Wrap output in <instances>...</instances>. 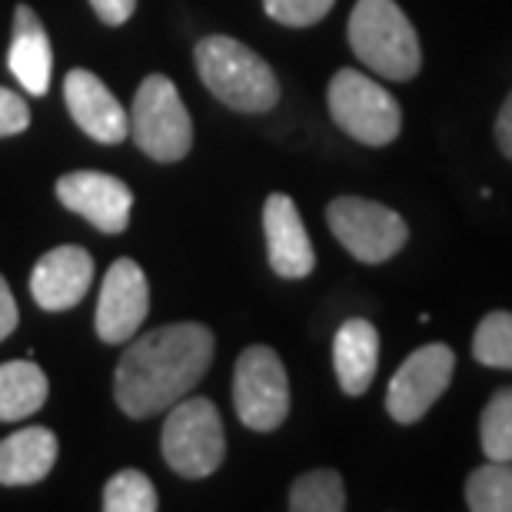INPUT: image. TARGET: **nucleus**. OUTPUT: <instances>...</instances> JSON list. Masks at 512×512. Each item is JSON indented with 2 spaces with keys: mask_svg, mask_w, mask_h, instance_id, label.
Listing matches in <instances>:
<instances>
[{
  "mask_svg": "<svg viewBox=\"0 0 512 512\" xmlns=\"http://www.w3.org/2000/svg\"><path fill=\"white\" fill-rule=\"evenodd\" d=\"M213 360V333L203 323L160 326L127 346L114 376L117 406L130 419L157 416L203 380Z\"/></svg>",
  "mask_w": 512,
  "mask_h": 512,
  "instance_id": "f257e3e1",
  "label": "nucleus"
},
{
  "mask_svg": "<svg viewBox=\"0 0 512 512\" xmlns=\"http://www.w3.org/2000/svg\"><path fill=\"white\" fill-rule=\"evenodd\" d=\"M197 74L220 104L240 114H266L280 100V80L270 64L233 37H203L197 44Z\"/></svg>",
  "mask_w": 512,
  "mask_h": 512,
  "instance_id": "f03ea898",
  "label": "nucleus"
},
{
  "mask_svg": "<svg viewBox=\"0 0 512 512\" xmlns=\"http://www.w3.org/2000/svg\"><path fill=\"white\" fill-rule=\"evenodd\" d=\"M346 37L353 54L386 80H413L423 67L419 37L396 0H356Z\"/></svg>",
  "mask_w": 512,
  "mask_h": 512,
  "instance_id": "7ed1b4c3",
  "label": "nucleus"
},
{
  "mask_svg": "<svg viewBox=\"0 0 512 512\" xmlns=\"http://www.w3.org/2000/svg\"><path fill=\"white\" fill-rule=\"evenodd\" d=\"M163 459L183 479H203L217 473L227 456V436H223L220 413L210 399L190 396L170 406L163 423Z\"/></svg>",
  "mask_w": 512,
  "mask_h": 512,
  "instance_id": "20e7f679",
  "label": "nucleus"
},
{
  "mask_svg": "<svg viewBox=\"0 0 512 512\" xmlns=\"http://www.w3.org/2000/svg\"><path fill=\"white\" fill-rule=\"evenodd\" d=\"M130 137L133 143L160 163H177L193 147L190 110L183 107L180 90L170 77L150 74L140 84L130 110Z\"/></svg>",
  "mask_w": 512,
  "mask_h": 512,
  "instance_id": "39448f33",
  "label": "nucleus"
},
{
  "mask_svg": "<svg viewBox=\"0 0 512 512\" xmlns=\"http://www.w3.org/2000/svg\"><path fill=\"white\" fill-rule=\"evenodd\" d=\"M326 100H330V117L336 127L366 147H386L399 137V127H403L399 104L386 87L360 70H336Z\"/></svg>",
  "mask_w": 512,
  "mask_h": 512,
  "instance_id": "423d86ee",
  "label": "nucleus"
},
{
  "mask_svg": "<svg viewBox=\"0 0 512 512\" xmlns=\"http://www.w3.org/2000/svg\"><path fill=\"white\" fill-rule=\"evenodd\" d=\"M233 406L240 423L253 433H273L290 416V380L270 346L243 350L233 370Z\"/></svg>",
  "mask_w": 512,
  "mask_h": 512,
  "instance_id": "0eeeda50",
  "label": "nucleus"
},
{
  "mask_svg": "<svg viewBox=\"0 0 512 512\" xmlns=\"http://www.w3.org/2000/svg\"><path fill=\"white\" fill-rule=\"evenodd\" d=\"M326 223L343 250L360 263H386L406 247L409 227L396 210L363 197H336L326 207Z\"/></svg>",
  "mask_w": 512,
  "mask_h": 512,
  "instance_id": "6e6552de",
  "label": "nucleus"
},
{
  "mask_svg": "<svg viewBox=\"0 0 512 512\" xmlns=\"http://www.w3.org/2000/svg\"><path fill=\"white\" fill-rule=\"evenodd\" d=\"M456 373V356L446 343H429L409 353L386 389V413L396 423H419L446 393Z\"/></svg>",
  "mask_w": 512,
  "mask_h": 512,
  "instance_id": "1a4fd4ad",
  "label": "nucleus"
},
{
  "mask_svg": "<svg viewBox=\"0 0 512 512\" xmlns=\"http://www.w3.org/2000/svg\"><path fill=\"white\" fill-rule=\"evenodd\" d=\"M150 286L130 256H120L104 276L97 300V336L104 343H127L147 320Z\"/></svg>",
  "mask_w": 512,
  "mask_h": 512,
  "instance_id": "9d476101",
  "label": "nucleus"
},
{
  "mask_svg": "<svg viewBox=\"0 0 512 512\" xmlns=\"http://www.w3.org/2000/svg\"><path fill=\"white\" fill-rule=\"evenodd\" d=\"M57 200L80 213L100 233H124L133 210V193L124 180L100 170H77L57 180Z\"/></svg>",
  "mask_w": 512,
  "mask_h": 512,
  "instance_id": "9b49d317",
  "label": "nucleus"
},
{
  "mask_svg": "<svg viewBox=\"0 0 512 512\" xmlns=\"http://www.w3.org/2000/svg\"><path fill=\"white\" fill-rule=\"evenodd\" d=\"M263 233H266V256L276 276L283 280H303L313 273L316 253L310 233L303 227V217L296 203L286 193H270L263 203Z\"/></svg>",
  "mask_w": 512,
  "mask_h": 512,
  "instance_id": "f8f14e48",
  "label": "nucleus"
},
{
  "mask_svg": "<svg viewBox=\"0 0 512 512\" xmlns=\"http://www.w3.org/2000/svg\"><path fill=\"white\" fill-rule=\"evenodd\" d=\"M94 283V256L84 247H57L44 253L30 273V296L40 310L64 313L87 296Z\"/></svg>",
  "mask_w": 512,
  "mask_h": 512,
  "instance_id": "ddd939ff",
  "label": "nucleus"
},
{
  "mask_svg": "<svg viewBox=\"0 0 512 512\" xmlns=\"http://www.w3.org/2000/svg\"><path fill=\"white\" fill-rule=\"evenodd\" d=\"M64 100L77 127L97 143H120L130 133V117L110 87L90 70H70L64 80Z\"/></svg>",
  "mask_w": 512,
  "mask_h": 512,
  "instance_id": "4468645a",
  "label": "nucleus"
},
{
  "mask_svg": "<svg viewBox=\"0 0 512 512\" xmlns=\"http://www.w3.org/2000/svg\"><path fill=\"white\" fill-rule=\"evenodd\" d=\"M10 74L17 84L34 97H44L50 87V70H54V50H50V37L34 7L20 4L14 14V40H10L7 54Z\"/></svg>",
  "mask_w": 512,
  "mask_h": 512,
  "instance_id": "2eb2a0df",
  "label": "nucleus"
},
{
  "mask_svg": "<svg viewBox=\"0 0 512 512\" xmlns=\"http://www.w3.org/2000/svg\"><path fill=\"white\" fill-rule=\"evenodd\" d=\"M380 366V333L370 320H346L333 340V370L346 396H363Z\"/></svg>",
  "mask_w": 512,
  "mask_h": 512,
  "instance_id": "dca6fc26",
  "label": "nucleus"
},
{
  "mask_svg": "<svg viewBox=\"0 0 512 512\" xmlns=\"http://www.w3.org/2000/svg\"><path fill=\"white\" fill-rule=\"evenodd\" d=\"M57 463V436L47 426H24L0 439V483L30 486L40 483Z\"/></svg>",
  "mask_w": 512,
  "mask_h": 512,
  "instance_id": "f3484780",
  "label": "nucleus"
},
{
  "mask_svg": "<svg viewBox=\"0 0 512 512\" xmlns=\"http://www.w3.org/2000/svg\"><path fill=\"white\" fill-rule=\"evenodd\" d=\"M47 376L34 360L0 363V423L34 416L47 403Z\"/></svg>",
  "mask_w": 512,
  "mask_h": 512,
  "instance_id": "a211bd4d",
  "label": "nucleus"
},
{
  "mask_svg": "<svg viewBox=\"0 0 512 512\" xmlns=\"http://www.w3.org/2000/svg\"><path fill=\"white\" fill-rule=\"evenodd\" d=\"M290 509L293 512H343L346 509V486L336 469H313L303 473L290 486Z\"/></svg>",
  "mask_w": 512,
  "mask_h": 512,
  "instance_id": "6ab92c4d",
  "label": "nucleus"
},
{
  "mask_svg": "<svg viewBox=\"0 0 512 512\" xmlns=\"http://www.w3.org/2000/svg\"><path fill=\"white\" fill-rule=\"evenodd\" d=\"M466 506L473 512H512V463L489 459L466 479Z\"/></svg>",
  "mask_w": 512,
  "mask_h": 512,
  "instance_id": "aec40b11",
  "label": "nucleus"
},
{
  "mask_svg": "<svg viewBox=\"0 0 512 512\" xmlns=\"http://www.w3.org/2000/svg\"><path fill=\"white\" fill-rule=\"evenodd\" d=\"M479 443L486 459L512 463V386L496 389L479 416Z\"/></svg>",
  "mask_w": 512,
  "mask_h": 512,
  "instance_id": "412c9836",
  "label": "nucleus"
},
{
  "mask_svg": "<svg viewBox=\"0 0 512 512\" xmlns=\"http://www.w3.org/2000/svg\"><path fill=\"white\" fill-rule=\"evenodd\" d=\"M473 356L493 370H512V313L496 310L483 316L473 336Z\"/></svg>",
  "mask_w": 512,
  "mask_h": 512,
  "instance_id": "4be33fe9",
  "label": "nucleus"
},
{
  "mask_svg": "<svg viewBox=\"0 0 512 512\" xmlns=\"http://www.w3.org/2000/svg\"><path fill=\"white\" fill-rule=\"evenodd\" d=\"M160 506L157 489L140 469H120L104 489V509L107 512H153Z\"/></svg>",
  "mask_w": 512,
  "mask_h": 512,
  "instance_id": "5701e85b",
  "label": "nucleus"
},
{
  "mask_svg": "<svg viewBox=\"0 0 512 512\" xmlns=\"http://www.w3.org/2000/svg\"><path fill=\"white\" fill-rule=\"evenodd\" d=\"M336 0H263V10L270 20L286 27H310L333 10Z\"/></svg>",
  "mask_w": 512,
  "mask_h": 512,
  "instance_id": "b1692460",
  "label": "nucleus"
},
{
  "mask_svg": "<svg viewBox=\"0 0 512 512\" xmlns=\"http://www.w3.org/2000/svg\"><path fill=\"white\" fill-rule=\"evenodd\" d=\"M30 127V107L27 100L14 90L0 87V137H14Z\"/></svg>",
  "mask_w": 512,
  "mask_h": 512,
  "instance_id": "393cba45",
  "label": "nucleus"
},
{
  "mask_svg": "<svg viewBox=\"0 0 512 512\" xmlns=\"http://www.w3.org/2000/svg\"><path fill=\"white\" fill-rule=\"evenodd\" d=\"M90 7L97 10V17L104 20V24L117 27V24H124V20L133 17V10H137V0H90Z\"/></svg>",
  "mask_w": 512,
  "mask_h": 512,
  "instance_id": "a878e982",
  "label": "nucleus"
},
{
  "mask_svg": "<svg viewBox=\"0 0 512 512\" xmlns=\"http://www.w3.org/2000/svg\"><path fill=\"white\" fill-rule=\"evenodd\" d=\"M14 330H17V303H14V293H10L7 280L0 276V340H7Z\"/></svg>",
  "mask_w": 512,
  "mask_h": 512,
  "instance_id": "bb28decb",
  "label": "nucleus"
},
{
  "mask_svg": "<svg viewBox=\"0 0 512 512\" xmlns=\"http://www.w3.org/2000/svg\"><path fill=\"white\" fill-rule=\"evenodd\" d=\"M496 143H499V150H503V157L512 160V94L503 100V107H499V117H496Z\"/></svg>",
  "mask_w": 512,
  "mask_h": 512,
  "instance_id": "cd10ccee",
  "label": "nucleus"
}]
</instances>
